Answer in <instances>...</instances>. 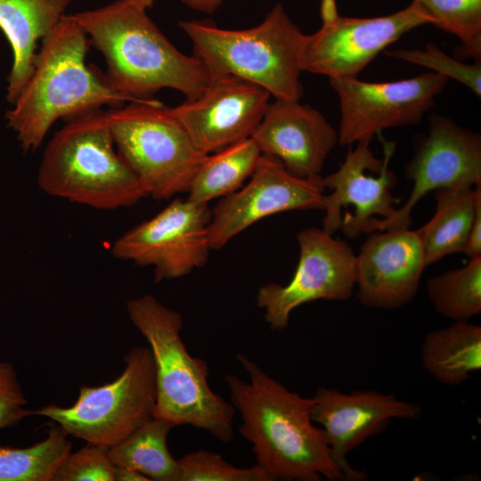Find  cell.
Returning a JSON list of instances; mask_svg holds the SVG:
<instances>
[{"label": "cell", "mask_w": 481, "mask_h": 481, "mask_svg": "<svg viewBox=\"0 0 481 481\" xmlns=\"http://www.w3.org/2000/svg\"><path fill=\"white\" fill-rule=\"evenodd\" d=\"M236 357L249 381L232 374L224 379L257 465L273 481L345 480L322 429L313 424L312 397L289 391L243 354Z\"/></svg>", "instance_id": "1"}, {"label": "cell", "mask_w": 481, "mask_h": 481, "mask_svg": "<svg viewBox=\"0 0 481 481\" xmlns=\"http://www.w3.org/2000/svg\"><path fill=\"white\" fill-rule=\"evenodd\" d=\"M145 11L118 0L72 16L104 56V78L116 92L133 102L162 88L198 97L212 81L209 72L195 54L175 48Z\"/></svg>", "instance_id": "2"}, {"label": "cell", "mask_w": 481, "mask_h": 481, "mask_svg": "<svg viewBox=\"0 0 481 481\" xmlns=\"http://www.w3.org/2000/svg\"><path fill=\"white\" fill-rule=\"evenodd\" d=\"M86 33L72 15H64L43 38L31 75L6 113L24 151L37 150L61 118L133 102L86 64Z\"/></svg>", "instance_id": "3"}, {"label": "cell", "mask_w": 481, "mask_h": 481, "mask_svg": "<svg viewBox=\"0 0 481 481\" xmlns=\"http://www.w3.org/2000/svg\"><path fill=\"white\" fill-rule=\"evenodd\" d=\"M126 309L153 357V417L173 428L191 425L224 444L230 443L234 436L236 410L210 388L207 362L187 351L180 336L183 324L181 314L150 294L129 300Z\"/></svg>", "instance_id": "4"}, {"label": "cell", "mask_w": 481, "mask_h": 481, "mask_svg": "<svg viewBox=\"0 0 481 481\" xmlns=\"http://www.w3.org/2000/svg\"><path fill=\"white\" fill-rule=\"evenodd\" d=\"M37 183L46 194L100 210L135 205L147 193L118 152L107 111L72 118L49 141Z\"/></svg>", "instance_id": "5"}, {"label": "cell", "mask_w": 481, "mask_h": 481, "mask_svg": "<svg viewBox=\"0 0 481 481\" xmlns=\"http://www.w3.org/2000/svg\"><path fill=\"white\" fill-rule=\"evenodd\" d=\"M180 27L212 79L234 76L278 100L302 97L301 61L307 35L292 22L281 4L263 22L248 29H224L200 21H183Z\"/></svg>", "instance_id": "6"}, {"label": "cell", "mask_w": 481, "mask_h": 481, "mask_svg": "<svg viewBox=\"0 0 481 481\" xmlns=\"http://www.w3.org/2000/svg\"><path fill=\"white\" fill-rule=\"evenodd\" d=\"M107 113L116 149L147 197L167 200L188 192L208 154L194 145L172 109L146 99Z\"/></svg>", "instance_id": "7"}, {"label": "cell", "mask_w": 481, "mask_h": 481, "mask_svg": "<svg viewBox=\"0 0 481 481\" xmlns=\"http://www.w3.org/2000/svg\"><path fill=\"white\" fill-rule=\"evenodd\" d=\"M115 380L99 387L82 386L69 407L44 406L35 413L47 417L68 435L110 448L153 418L156 381L150 347L134 346Z\"/></svg>", "instance_id": "8"}, {"label": "cell", "mask_w": 481, "mask_h": 481, "mask_svg": "<svg viewBox=\"0 0 481 481\" xmlns=\"http://www.w3.org/2000/svg\"><path fill=\"white\" fill-rule=\"evenodd\" d=\"M321 28L307 35L301 68L329 79L357 77L381 52L410 30L431 24L415 4L392 14L355 18L338 14L336 0H322Z\"/></svg>", "instance_id": "9"}, {"label": "cell", "mask_w": 481, "mask_h": 481, "mask_svg": "<svg viewBox=\"0 0 481 481\" xmlns=\"http://www.w3.org/2000/svg\"><path fill=\"white\" fill-rule=\"evenodd\" d=\"M207 204L175 199L114 240L111 255L154 268V282L185 276L206 265L211 250Z\"/></svg>", "instance_id": "10"}, {"label": "cell", "mask_w": 481, "mask_h": 481, "mask_svg": "<svg viewBox=\"0 0 481 481\" xmlns=\"http://www.w3.org/2000/svg\"><path fill=\"white\" fill-rule=\"evenodd\" d=\"M447 81L433 71L388 82L329 79L339 102L338 143H371L384 129L419 124Z\"/></svg>", "instance_id": "11"}, {"label": "cell", "mask_w": 481, "mask_h": 481, "mask_svg": "<svg viewBox=\"0 0 481 481\" xmlns=\"http://www.w3.org/2000/svg\"><path fill=\"white\" fill-rule=\"evenodd\" d=\"M297 240L299 259L289 282L266 283L257 291V304L273 330L287 328L297 307L320 299L346 300L355 286L356 255L346 242L317 227L302 230Z\"/></svg>", "instance_id": "12"}, {"label": "cell", "mask_w": 481, "mask_h": 481, "mask_svg": "<svg viewBox=\"0 0 481 481\" xmlns=\"http://www.w3.org/2000/svg\"><path fill=\"white\" fill-rule=\"evenodd\" d=\"M404 170L413 183L408 200L390 216L376 219L370 233L410 228L412 209L432 191L481 185V135L451 118L432 114L428 133L415 140L414 155Z\"/></svg>", "instance_id": "13"}, {"label": "cell", "mask_w": 481, "mask_h": 481, "mask_svg": "<svg viewBox=\"0 0 481 481\" xmlns=\"http://www.w3.org/2000/svg\"><path fill=\"white\" fill-rule=\"evenodd\" d=\"M383 143L384 156L378 159L370 143H355L349 148L344 161L334 173L322 177L325 189L322 229L333 234L341 230L351 239L370 232L376 219L390 216L397 208L398 200L392 189L396 175L388 167L394 155V142Z\"/></svg>", "instance_id": "14"}, {"label": "cell", "mask_w": 481, "mask_h": 481, "mask_svg": "<svg viewBox=\"0 0 481 481\" xmlns=\"http://www.w3.org/2000/svg\"><path fill=\"white\" fill-rule=\"evenodd\" d=\"M322 177H299L282 163L263 154L247 184L225 196L211 210L208 240L220 249L232 238L269 216L290 211L323 209Z\"/></svg>", "instance_id": "15"}, {"label": "cell", "mask_w": 481, "mask_h": 481, "mask_svg": "<svg viewBox=\"0 0 481 481\" xmlns=\"http://www.w3.org/2000/svg\"><path fill=\"white\" fill-rule=\"evenodd\" d=\"M312 399L311 419L321 425L330 456L346 481L367 479L346 459L353 449L385 429L391 420H415L421 414L414 403L371 390L346 394L320 387Z\"/></svg>", "instance_id": "16"}, {"label": "cell", "mask_w": 481, "mask_h": 481, "mask_svg": "<svg viewBox=\"0 0 481 481\" xmlns=\"http://www.w3.org/2000/svg\"><path fill=\"white\" fill-rule=\"evenodd\" d=\"M270 94L234 76L213 78L198 97L172 108L194 145L210 154L251 137L269 105Z\"/></svg>", "instance_id": "17"}, {"label": "cell", "mask_w": 481, "mask_h": 481, "mask_svg": "<svg viewBox=\"0 0 481 481\" xmlns=\"http://www.w3.org/2000/svg\"><path fill=\"white\" fill-rule=\"evenodd\" d=\"M426 266L417 230L372 232L356 255L357 298L370 308L401 307L415 297Z\"/></svg>", "instance_id": "18"}, {"label": "cell", "mask_w": 481, "mask_h": 481, "mask_svg": "<svg viewBox=\"0 0 481 481\" xmlns=\"http://www.w3.org/2000/svg\"><path fill=\"white\" fill-rule=\"evenodd\" d=\"M262 154L279 159L299 177L319 175L338 134L316 109L299 101L269 103L251 135Z\"/></svg>", "instance_id": "19"}, {"label": "cell", "mask_w": 481, "mask_h": 481, "mask_svg": "<svg viewBox=\"0 0 481 481\" xmlns=\"http://www.w3.org/2000/svg\"><path fill=\"white\" fill-rule=\"evenodd\" d=\"M71 0H0V29L12 49L7 100L13 103L29 78L43 39L65 15Z\"/></svg>", "instance_id": "20"}, {"label": "cell", "mask_w": 481, "mask_h": 481, "mask_svg": "<svg viewBox=\"0 0 481 481\" xmlns=\"http://www.w3.org/2000/svg\"><path fill=\"white\" fill-rule=\"evenodd\" d=\"M433 217L417 230L427 265L445 256L462 253L468 241L481 185H459L434 191Z\"/></svg>", "instance_id": "21"}, {"label": "cell", "mask_w": 481, "mask_h": 481, "mask_svg": "<svg viewBox=\"0 0 481 481\" xmlns=\"http://www.w3.org/2000/svg\"><path fill=\"white\" fill-rule=\"evenodd\" d=\"M421 365L441 384H462L481 369V327L459 321L429 331L421 346Z\"/></svg>", "instance_id": "22"}, {"label": "cell", "mask_w": 481, "mask_h": 481, "mask_svg": "<svg viewBox=\"0 0 481 481\" xmlns=\"http://www.w3.org/2000/svg\"><path fill=\"white\" fill-rule=\"evenodd\" d=\"M262 156L251 137L208 154L192 180L187 199L208 205L212 200L232 194L251 176Z\"/></svg>", "instance_id": "23"}, {"label": "cell", "mask_w": 481, "mask_h": 481, "mask_svg": "<svg viewBox=\"0 0 481 481\" xmlns=\"http://www.w3.org/2000/svg\"><path fill=\"white\" fill-rule=\"evenodd\" d=\"M173 427L153 417L121 442L110 446L108 453L115 466L137 470L150 480L180 481L178 460L170 453L167 438Z\"/></svg>", "instance_id": "24"}, {"label": "cell", "mask_w": 481, "mask_h": 481, "mask_svg": "<svg viewBox=\"0 0 481 481\" xmlns=\"http://www.w3.org/2000/svg\"><path fill=\"white\" fill-rule=\"evenodd\" d=\"M67 432L53 427L42 441L25 448L0 445V481H53L70 452Z\"/></svg>", "instance_id": "25"}, {"label": "cell", "mask_w": 481, "mask_h": 481, "mask_svg": "<svg viewBox=\"0 0 481 481\" xmlns=\"http://www.w3.org/2000/svg\"><path fill=\"white\" fill-rule=\"evenodd\" d=\"M426 288L440 315L453 322L469 321L481 312V257L429 278Z\"/></svg>", "instance_id": "26"}, {"label": "cell", "mask_w": 481, "mask_h": 481, "mask_svg": "<svg viewBox=\"0 0 481 481\" xmlns=\"http://www.w3.org/2000/svg\"><path fill=\"white\" fill-rule=\"evenodd\" d=\"M430 19L431 24L461 41L459 55L481 58V0H412Z\"/></svg>", "instance_id": "27"}, {"label": "cell", "mask_w": 481, "mask_h": 481, "mask_svg": "<svg viewBox=\"0 0 481 481\" xmlns=\"http://www.w3.org/2000/svg\"><path fill=\"white\" fill-rule=\"evenodd\" d=\"M386 54L416 65L430 69L433 72L452 78L481 96V63H465L447 55L436 45L428 43L424 49H397L384 51Z\"/></svg>", "instance_id": "28"}, {"label": "cell", "mask_w": 481, "mask_h": 481, "mask_svg": "<svg viewBox=\"0 0 481 481\" xmlns=\"http://www.w3.org/2000/svg\"><path fill=\"white\" fill-rule=\"evenodd\" d=\"M180 481H273L258 465L238 468L216 452L198 450L178 460Z\"/></svg>", "instance_id": "29"}, {"label": "cell", "mask_w": 481, "mask_h": 481, "mask_svg": "<svg viewBox=\"0 0 481 481\" xmlns=\"http://www.w3.org/2000/svg\"><path fill=\"white\" fill-rule=\"evenodd\" d=\"M107 447L87 444L76 452H69L53 481H114L115 465Z\"/></svg>", "instance_id": "30"}, {"label": "cell", "mask_w": 481, "mask_h": 481, "mask_svg": "<svg viewBox=\"0 0 481 481\" xmlns=\"http://www.w3.org/2000/svg\"><path fill=\"white\" fill-rule=\"evenodd\" d=\"M26 404L12 364L0 362V429L16 425L32 414L26 409Z\"/></svg>", "instance_id": "31"}, {"label": "cell", "mask_w": 481, "mask_h": 481, "mask_svg": "<svg viewBox=\"0 0 481 481\" xmlns=\"http://www.w3.org/2000/svg\"><path fill=\"white\" fill-rule=\"evenodd\" d=\"M462 253L469 258L481 257V199L477 203L468 241Z\"/></svg>", "instance_id": "32"}, {"label": "cell", "mask_w": 481, "mask_h": 481, "mask_svg": "<svg viewBox=\"0 0 481 481\" xmlns=\"http://www.w3.org/2000/svg\"><path fill=\"white\" fill-rule=\"evenodd\" d=\"M146 476L126 467L115 466L114 481H147Z\"/></svg>", "instance_id": "33"}, {"label": "cell", "mask_w": 481, "mask_h": 481, "mask_svg": "<svg viewBox=\"0 0 481 481\" xmlns=\"http://www.w3.org/2000/svg\"><path fill=\"white\" fill-rule=\"evenodd\" d=\"M184 4L190 8L207 12H214L221 4L222 0H181Z\"/></svg>", "instance_id": "34"}, {"label": "cell", "mask_w": 481, "mask_h": 481, "mask_svg": "<svg viewBox=\"0 0 481 481\" xmlns=\"http://www.w3.org/2000/svg\"><path fill=\"white\" fill-rule=\"evenodd\" d=\"M134 5L140 7L142 9L146 10L147 8H150L155 0H126Z\"/></svg>", "instance_id": "35"}]
</instances>
